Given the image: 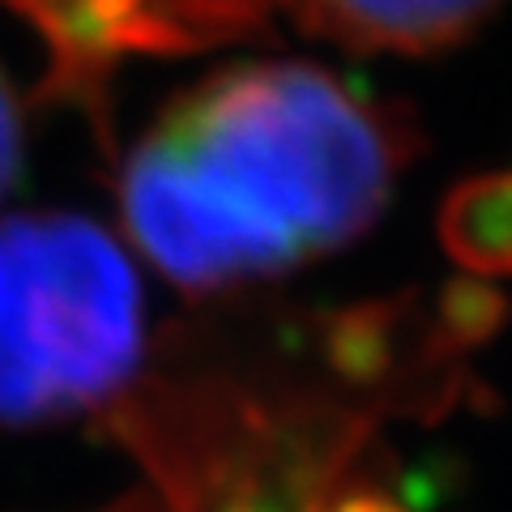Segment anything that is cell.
I'll return each instance as SVG.
<instances>
[{
  "instance_id": "1",
  "label": "cell",
  "mask_w": 512,
  "mask_h": 512,
  "mask_svg": "<svg viewBox=\"0 0 512 512\" xmlns=\"http://www.w3.org/2000/svg\"><path fill=\"white\" fill-rule=\"evenodd\" d=\"M414 133L320 64H235L188 86L120 171V214L154 269L192 295L355 244L376 227Z\"/></svg>"
},
{
  "instance_id": "2",
  "label": "cell",
  "mask_w": 512,
  "mask_h": 512,
  "mask_svg": "<svg viewBox=\"0 0 512 512\" xmlns=\"http://www.w3.org/2000/svg\"><path fill=\"white\" fill-rule=\"evenodd\" d=\"M141 363V282L82 214L0 218V423L103 406Z\"/></svg>"
},
{
  "instance_id": "3",
  "label": "cell",
  "mask_w": 512,
  "mask_h": 512,
  "mask_svg": "<svg viewBox=\"0 0 512 512\" xmlns=\"http://www.w3.org/2000/svg\"><path fill=\"white\" fill-rule=\"evenodd\" d=\"M47 47V94L90 107L124 56H180L244 39L269 18L265 0H0Z\"/></svg>"
},
{
  "instance_id": "4",
  "label": "cell",
  "mask_w": 512,
  "mask_h": 512,
  "mask_svg": "<svg viewBox=\"0 0 512 512\" xmlns=\"http://www.w3.org/2000/svg\"><path fill=\"white\" fill-rule=\"evenodd\" d=\"M316 39L350 52L427 56L470 39L504 0H265Z\"/></svg>"
},
{
  "instance_id": "5",
  "label": "cell",
  "mask_w": 512,
  "mask_h": 512,
  "mask_svg": "<svg viewBox=\"0 0 512 512\" xmlns=\"http://www.w3.org/2000/svg\"><path fill=\"white\" fill-rule=\"evenodd\" d=\"M440 248L478 278L512 274V171L461 180L440 205Z\"/></svg>"
},
{
  "instance_id": "6",
  "label": "cell",
  "mask_w": 512,
  "mask_h": 512,
  "mask_svg": "<svg viewBox=\"0 0 512 512\" xmlns=\"http://www.w3.org/2000/svg\"><path fill=\"white\" fill-rule=\"evenodd\" d=\"M512 303L495 291V286L478 278H453L444 282L436 299V320H431V342L444 350H474L500 338L508 325Z\"/></svg>"
},
{
  "instance_id": "7",
  "label": "cell",
  "mask_w": 512,
  "mask_h": 512,
  "mask_svg": "<svg viewBox=\"0 0 512 512\" xmlns=\"http://www.w3.org/2000/svg\"><path fill=\"white\" fill-rule=\"evenodd\" d=\"M329 359L350 380H376L389 367V342H393V312L380 303L350 308L329 325Z\"/></svg>"
},
{
  "instance_id": "8",
  "label": "cell",
  "mask_w": 512,
  "mask_h": 512,
  "mask_svg": "<svg viewBox=\"0 0 512 512\" xmlns=\"http://www.w3.org/2000/svg\"><path fill=\"white\" fill-rule=\"evenodd\" d=\"M22 175V107L9 77L0 73V197L18 184Z\"/></svg>"
},
{
  "instance_id": "9",
  "label": "cell",
  "mask_w": 512,
  "mask_h": 512,
  "mask_svg": "<svg viewBox=\"0 0 512 512\" xmlns=\"http://www.w3.org/2000/svg\"><path fill=\"white\" fill-rule=\"evenodd\" d=\"M333 512H406L402 504H393L389 495H372V491H359V495H346V500L333 508Z\"/></svg>"
}]
</instances>
